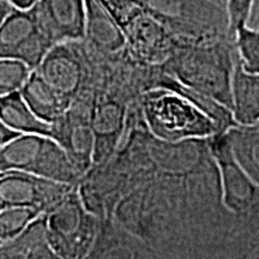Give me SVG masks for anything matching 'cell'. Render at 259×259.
<instances>
[{
	"mask_svg": "<svg viewBox=\"0 0 259 259\" xmlns=\"http://www.w3.org/2000/svg\"><path fill=\"white\" fill-rule=\"evenodd\" d=\"M235 37L189 42L177 47L161 69L189 88L211 97L232 111V83L236 64Z\"/></svg>",
	"mask_w": 259,
	"mask_h": 259,
	"instance_id": "cell-2",
	"label": "cell"
},
{
	"mask_svg": "<svg viewBox=\"0 0 259 259\" xmlns=\"http://www.w3.org/2000/svg\"><path fill=\"white\" fill-rule=\"evenodd\" d=\"M246 25H247L248 28L259 31V0H254L253 2V5H252L251 8L250 16H248Z\"/></svg>",
	"mask_w": 259,
	"mask_h": 259,
	"instance_id": "cell-25",
	"label": "cell"
},
{
	"mask_svg": "<svg viewBox=\"0 0 259 259\" xmlns=\"http://www.w3.org/2000/svg\"><path fill=\"white\" fill-rule=\"evenodd\" d=\"M16 8L8 0H0V24L5 21V18L14 11Z\"/></svg>",
	"mask_w": 259,
	"mask_h": 259,
	"instance_id": "cell-26",
	"label": "cell"
},
{
	"mask_svg": "<svg viewBox=\"0 0 259 259\" xmlns=\"http://www.w3.org/2000/svg\"><path fill=\"white\" fill-rule=\"evenodd\" d=\"M90 54L82 40L65 41L48 51L35 71L69 105L83 92Z\"/></svg>",
	"mask_w": 259,
	"mask_h": 259,
	"instance_id": "cell-7",
	"label": "cell"
},
{
	"mask_svg": "<svg viewBox=\"0 0 259 259\" xmlns=\"http://www.w3.org/2000/svg\"><path fill=\"white\" fill-rule=\"evenodd\" d=\"M46 238L58 258H82L92 247L95 222L78 193L70 191L45 212Z\"/></svg>",
	"mask_w": 259,
	"mask_h": 259,
	"instance_id": "cell-6",
	"label": "cell"
},
{
	"mask_svg": "<svg viewBox=\"0 0 259 259\" xmlns=\"http://www.w3.org/2000/svg\"><path fill=\"white\" fill-rule=\"evenodd\" d=\"M53 46L38 25L34 8L15 9L0 24V58L19 60L35 70Z\"/></svg>",
	"mask_w": 259,
	"mask_h": 259,
	"instance_id": "cell-9",
	"label": "cell"
},
{
	"mask_svg": "<svg viewBox=\"0 0 259 259\" xmlns=\"http://www.w3.org/2000/svg\"><path fill=\"white\" fill-rule=\"evenodd\" d=\"M238 61L246 72L259 74V31L247 25L235 32Z\"/></svg>",
	"mask_w": 259,
	"mask_h": 259,
	"instance_id": "cell-20",
	"label": "cell"
},
{
	"mask_svg": "<svg viewBox=\"0 0 259 259\" xmlns=\"http://www.w3.org/2000/svg\"><path fill=\"white\" fill-rule=\"evenodd\" d=\"M232 113L239 125L259 122V74L246 72L238 57L233 73Z\"/></svg>",
	"mask_w": 259,
	"mask_h": 259,
	"instance_id": "cell-15",
	"label": "cell"
},
{
	"mask_svg": "<svg viewBox=\"0 0 259 259\" xmlns=\"http://www.w3.org/2000/svg\"><path fill=\"white\" fill-rule=\"evenodd\" d=\"M180 41L235 37L226 6L215 0H135Z\"/></svg>",
	"mask_w": 259,
	"mask_h": 259,
	"instance_id": "cell-3",
	"label": "cell"
},
{
	"mask_svg": "<svg viewBox=\"0 0 259 259\" xmlns=\"http://www.w3.org/2000/svg\"><path fill=\"white\" fill-rule=\"evenodd\" d=\"M73 187L25 171H3L0 173V210L21 206L47 212Z\"/></svg>",
	"mask_w": 259,
	"mask_h": 259,
	"instance_id": "cell-11",
	"label": "cell"
},
{
	"mask_svg": "<svg viewBox=\"0 0 259 259\" xmlns=\"http://www.w3.org/2000/svg\"><path fill=\"white\" fill-rule=\"evenodd\" d=\"M95 102L83 92L73 100L64 114L54 121L53 136L76 169L85 173L94 163L95 154V132L93 126V111Z\"/></svg>",
	"mask_w": 259,
	"mask_h": 259,
	"instance_id": "cell-8",
	"label": "cell"
},
{
	"mask_svg": "<svg viewBox=\"0 0 259 259\" xmlns=\"http://www.w3.org/2000/svg\"><path fill=\"white\" fill-rule=\"evenodd\" d=\"M85 28L83 45L90 54L114 58L127 53L126 37L120 24L99 0H85Z\"/></svg>",
	"mask_w": 259,
	"mask_h": 259,
	"instance_id": "cell-13",
	"label": "cell"
},
{
	"mask_svg": "<svg viewBox=\"0 0 259 259\" xmlns=\"http://www.w3.org/2000/svg\"><path fill=\"white\" fill-rule=\"evenodd\" d=\"M234 158L248 177L259 184V124L234 125L225 131Z\"/></svg>",
	"mask_w": 259,
	"mask_h": 259,
	"instance_id": "cell-18",
	"label": "cell"
},
{
	"mask_svg": "<svg viewBox=\"0 0 259 259\" xmlns=\"http://www.w3.org/2000/svg\"><path fill=\"white\" fill-rule=\"evenodd\" d=\"M258 124H259V122H258Z\"/></svg>",
	"mask_w": 259,
	"mask_h": 259,
	"instance_id": "cell-29",
	"label": "cell"
},
{
	"mask_svg": "<svg viewBox=\"0 0 259 259\" xmlns=\"http://www.w3.org/2000/svg\"><path fill=\"white\" fill-rule=\"evenodd\" d=\"M253 2L254 0H227L226 9L228 12L231 31L234 36L235 32L247 23Z\"/></svg>",
	"mask_w": 259,
	"mask_h": 259,
	"instance_id": "cell-22",
	"label": "cell"
},
{
	"mask_svg": "<svg viewBox=\"0 0 259 259\" xmlns=\"http://www.w3.org/2000/svg\"><path fill=\"white\" fill-rule=\"evenodd\" d=\"M32 8L41 30L54 45L84 37L85 0H38Z\"/></svg>",
	"mask_w": 259,
	"mask_h": 259,
	"instance_id": "cell-12",
	"label": "cell"
},
{
	"mask_svg": "<svg viewBox=\"0 0 259 259\" xmlns=\"http://www.w3.org/2000/svg\"><path fill=\"white\" fill-rule=\"evenodd\" d=\"M99 2L114 17L120 27L127 16L131 14L132 10L136 8L135 0H99Z\"/></svg>",
	"mask_w": 259,
	"mask_h": 259,
	"instance_id": "cell-23",
	"label": "cell"
},
{
	"mask_svg": "<svg viewBox=\"0 0 259 259\" xmlns=\"http://www.w3.org/2000/svg\"><path fill=\"white\" fill-rule=\"evenodd\" d=\"M122 122L124 108L120 103L111 99L95 102L93 111V126L95 132L94 163H99L111 154L120 137Z\"/></svg>",
	"mask_w": 259,
	"mask_h": 259,
	"instance_id": "cell-14",
	"label": "cell"
},
{
	"mask_svg": "<svg viewBox=\"0 0 259 259\" xmlns=\"http://www.w3.org/2000/svg\"><path fill=\"white\" fill-rule=\"evenodd\" d=\"M19 135L22 134L15 131V130L10 128L9 126L3 121V119L0 118V147H3V145H5L6 143H9L10 141H12V139L16 137H18Z\"/></svg>",
	"mask_w": 259,
	"mask_h": 259,
	"instance_id": "cell-24",
	"label": "cell"
},
{
	"mask_svg": "<svg viewBox=\"0 0 259 259\" xmlns=\"http://www.w3.org/2000/svg\"><path fill=\"white\" fill-rule=\"evenodd\" d=\"M19 170L74 186L82 174L56 139L22 134L0 147V173Z\"/></svg>",
	"mask_w": 259,
	"mask_h": 259,
	"instance_id": "cell-5",
	"label": "cell"
},
{
	"mask_svg": "<svg viewBox=\"0 0 259 259\" xmlns=\"http://www.w3.org/2000/svg\"><path fill=\"white\" fill-rule=\"evenodd\" d=\"M19 92L31 111L38 118L50 124L57 121L70 107L69 103L54 92L50 84L45 82L35 70L31 71Z\"/></svg>",
	"mask_w": 259,
	"mask_h": 259,
	"instance_id": "cell-16",
	"label": "cell"
},
{
	"mask_svg": "<svg viewBox=\"0 0 259 259\" xmlns=\"http://www.w3.org/2000/svg\"><path fill=\"white\" fill-rule=\"evenodd\" d=\"M215 2L220 3V4L223 5V6H226V4H227V0H215Z\"/></svg>",
	"mask_w": 259,
	"mask_h": 259,
	"instance_id": "cell-28",
	"label": "cell"
},
{
	"mask_svg": "<svg viewBox=\"0 0 259 259\" xmlns=\"http://www.w3.org/2000/svg\"><path fill=\"white\" fill-rule=\"evenodd\" d=\"M31 71L22 61L0 58V95L21 90Z\"/></svg>",
	"mask_w": 259,
	"mask_h": 259,
	"instance_id": "cell-21",
	"label": "cell"
},
{
	"mask_svg": "<svg viewBox=\"0 0 259 259\" xmlns=\"http://www.w3.org/2000/svg\"><path fill=\"white\" fill-rule=\"evenodd\" d=\"M0 118L10 128L19 134L53 136V126L31 111L19 90L0 95Z\"/></svg>",
	"mask_w": 259,
	"mask_h": 259,
	"instance_id": "cell-17",
	"label": "cell"
},
{
	"mask_svg": "<svg viewBox=\"0 0 259 259\" xmlns=\"http://www.w3.org/2000/svg\"><path fill=\"white\" fill-rule=\"evenodd\" d=\"M40 215L42 212L36 209L21 206L0 210V245L21 235Z\"/></svg>",
	"mask_w": 259,
	"mask_h": 259,
	"instance_id": "cell-19",
	"label": "cell"
},
{
	"mask_svg": "<svg viewBox=\"0 0 259 259\" xmlns=\"http://www.w3.org/2000/svg\"><path fill=\"white\" fill-rule=\"evenodd\" d=\"M209 144L219 166L223 204L259 258V184L236 162L225 132L209 138Z\"/></svg>",
	"mask_w": 259,
	"mask_h": 259,
	"instance_id": "cell-4",
	"label": "cell"
},
{
	"mask_svg": "<svg viewBox=\"0 0 259 259\" xmlns=\"http://www.w3.org/2000/svg\"><path fill=\"white\" fill-rule=\"evenodd\" d=\"M143 112L151 134L169 143L209 139L225 132L213 119L222 113V106L181 84L162 69L153 89L144 95Z\"/></svg>",
	"mask_w": 259,
	"mask_h": 259,
	"instance_id": "cell-1",
	"label": "cell"
},
{
	"mask_svg": "<svg viewBox=\"0 0 259 259\" xmlns=\"http://www.w3.org/2000/svg\"><path fill=\"white\" fill-rule=\"evenodd\" d=\"M8 2L11 3L16 9L28 10L36 4L38 0H8Z\"/></svg>",
	"mask_w": 259,
	"mask_h": 259,
	"instance_id": "cell-27",
	"label": "cell"
},
{
	"mask_svg": "<svg viewBox=\"0 0 259 259\" xmlns=\"http://www.w3.org/2000/svg\"><path fill=\"white\" fill-rule=\"evenodd\" d=\"M121 29L127 53L139 64L161 66L177 47L178 38L137 4L121 24Z\"/></svg>",
	"mask_w": 259,
	"mask_h": 259,
	"instance_id": "cell-10",
	"label": "cell"
}]
</instances>
